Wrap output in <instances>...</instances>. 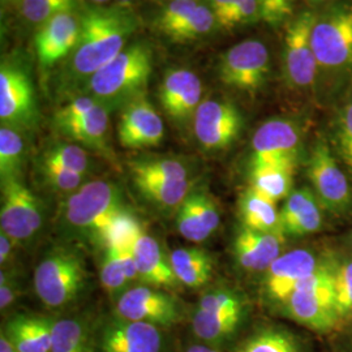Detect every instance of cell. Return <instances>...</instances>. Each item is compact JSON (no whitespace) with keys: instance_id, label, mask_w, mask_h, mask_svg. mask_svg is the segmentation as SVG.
<instances>
[{"instance_id":"obj_42","label":"cell","mask_w":352,"mask_h":352,"mask_svg":"<svg viewBox=\"0 0 352 352\" xmlns=\"http://www.w3.org/2000/svg\"><path fill=\"white\" fill-rule=\"evenodd\" d=\"M186 201L188 202L189 206L199 217L202 226L208 230L210 235L214 231H217V228L221 223V214H219V208L217 205V201L208 190L192 189Z\"/></svg>"},{"instance_id":"obj_39","label":"cell","mask_w":352,"mask_h":352,"mask_svg":"<svg viewBox=\"0 0 352 352\" xmlns=\"http://www.w3.org/2000/svg\"><path fill=\"white\" fill-rule=\"evenodd\" d=\"M196 308L213 314H245V302L234 289H214L202 295Z\"/></svg>"},{"instance_id":"obj_30","label":"cell","mask_w":352,"mask_h":352,"mask_svg":"<svg viewBox=\"0 0 352 352\" xmlns=\"http://www.w3.org/2000/svg\"><path fill=\"white\" fill-rule=\"evenodd\" d=\"M232 352H304L302 342L283 327H264L240 340Z\"/></svg>"},{"instance_id":"obj_27","label":"cell","mask_w":352,"mask_h":352,"mask_svg":"<svg viewBox=\"0 0 352 352\" xmlns=\"http://www.w3.org/2000/svg\"><path fill=\"white\" fill-rule=\"evenodd\" d=\"M239 214L243 227L254 231L283 235L277 204L252 188L247 189L240 196Z\"/></svg>"},{"instance_id":"obj_4","label":"cell","mask_w":352,"mask_h":352,"mask_svg":"<svg viewBox=\"0 0 352 352\" xmlns=\"http://www.w3.org/2000/svg\"><path fill=\"white\" fill-rule=\"evenodd\" d=\"M88 283V270L77 250L58 245L39 261L33 285L39 300L50 309H64L78 299Z\"/></svg>"},{"instance_id":"obj_32","label":"cell","mask_w":352,"mask_h":352,"mask_svg":"<svg viewBox=\"0 0 352 352\" xmlns=\"http://www.w3.org/2000/svg\"><path fill=\"white\" fill-rule=\"evenodd\" d=\"M25 132L0 126V182L21 179L26 162Z\"/></svg>"},{"instance_id":"obj_33","label":"cell","mask_w":352,"mask_h":352,"mask_svg":"<svg viewBox=\"0 0 352 352\" xmlns=\"http://www.w3.org/2000/svg\"><path fill=\"white\" fill-rule=\"evenodd\" d=\"M140 193L161 210H177L193 189L192 180L135 183Z\"/></svg>"},{"instance_id":"obj_23","label":"cell","mask_w":352,"mask_h":352,"mask_svg":"<svg viewBox=\"0 0 352 352\" xmlns=\"http://www.w3.org/2000/svg\"><path fill=\"white\" fill-rule=\"evenodd\" d=\"M54 318L46 316L20 315L11 317L1 334L19 352H51Z\"/></svg>"},{"instance_id":"obj_15","label":"cell","mask_w":352,"mask_h":352,"mask_svg":"<svg viewBox=\"0 0 352 352\" xmlns=\"http://www.w3.org/2000/svg\"><path fill=\"white\" fill-rule=\"evenodd\" d=\"M82 11L84 3L81 1L36 28L34 49L38 64L43 71L63 63L75 49L82 26Z\"/></svg>"},{"instance_id":"obj_8","label":"cell","mask_w":352,"mask_h":352,"mask_svg":"<svg viewBox=\"0 0 352 352\" xmlns=\"http://www.w3.org/2000/svg\"><path fill=\"white\" fill-rule=\"evenodd\" d=\"M315 11L304 8L295 13L285 28L280 67L287 88L317 96V64L311 43Z\"/></svg>"},{"instance_id":"obj_7","label":"cell","mask_w":352,"mask_h":352,"mask_svg":"<svg viewBox=\"0 0 352 352\" xmlns=\"http://www.w3.org/2000/svg\"><path fill=\"white\" fill-rule=\"evenodd\" d=\"M0 122L23 132L39 123V109L30 64L21 52L1 58L0 63Z\"/></svg>"},{"instance_id":"obj_3","label":"cell","mask_w":352,"mask_h":352,"mask_svg":"<svg viewBox=\"0 0 352 352\" xmlns=\"http://www.w3.org/2000/svg\"><path fill=\"white\" fill-rule=\"evenodd\" d=\"M154 67V51L145 39H138L89 78L80 94L89 96L110 111L145 96Z\"/></svg>"},{"instance_id":"obj_10","label":"cell","mask_w":352,"mask_h":352,"mask_svg":"<svg viewBox=\"0 0 352 352\" xmlns=\"http://www.w3.org/2000/svg\"><path fill=\"white\" fill-rule=\"evenodd\" d=\"M96 352H166L167 338L162 327L106 316L94 324Z\"/></svg>"},{"instance_id":"obj_54","label":"cell","mask_w":352,"mask_h":352,"mask_svg":"<svg viewBox=\"0 0 352 352\" xmlns=\"http://www.w3.org/2000/svg\"><path fill=\"white\" fill-rule=\"evenodd\" d=\"M23 0H1V4L3 6H14V4H19L20 6V3H21Z\"/></svg>"},{"instance_id":"obj_9","label":"cell","mask_w":352,"mask_h":352,"mask_svg":"<svg viewBox=\"0 0 352 352\" xmlns=\"http://www.w3.org/2000/svg\"><path fill=\"white\" fill-rule=\"evenodd\" d=\"M215 71L223 87L256 94L273 74L272 52L264 41L248 38L222 52Z\"/></svg>"},{"instance_id":"obj_2","label":"cell","mask_w":352,"mask_h":352,"mask_svg":"<svg viewBox=\"0 0 352 352\" xmlns=\"http://www.w3.org/2000/svg\"><path fill=\"white\" fill-rule=\"evenodd\" d=\"M311 43L317 64V96L347 97L352 91V0L315 11Z\"/></svg>"},{"instance_id":"obj_21","label":"cell","mask_w":352,"mask_h":352,"mask_svg":"<svg viewBox=\"0 0 352 352\" xmlns=\"http://www.w3.org/2000/svg\"><path fill=\"white\" fill-rule=\"evenodd\" d=\"M285 236L243 227L234 239L238 264L250 272H266L282 254Z\"/></svg>"},{"instance_id":"obj_55","label":"cell","mask_w":352,"mask_h":352,"mask_svg":"<svg viewBox=\"0 0 352 352\" xmlns=\"http://www.w3.org/2000/svg\"><path fill=\"white\" fill-rule=\"evenodd\" d=\"M110 0H91L93 4H97V6H106Z\"/></svg>"},{"instance_id":"obj_20","label":"cell","mask_w":352,"mask_h":352,"mask_svg":"<svg viewBox=\"0 0 352 352\" xmlns=\"http://www.w3.org/2000/svg\"><path fill=\"white\" fill-rule=\"evenodd\" d=\"M140 280L157 289H177L180 286L170 257H166L158 241L149 235L141 223L135 231L131 241Z\"/></svg>"},{"instance_id":"obj_29","label":"cell","mask_w":352,"mask_h":352,"mask_svg":"<svg viewBox=\"0 0 352 352\" xmlns=\"http://www.w3.org/2000/svg\"><path fill=\"white\" fill-rule=\"evenodd\" d=\"M294 171L295 167L282 164L251 167L250 188L276 204L286 200L294 187Z\"/></svg>"},{"instance_id":"obj_56","label":"cell","mask_w":352,"mask_h":352,"mask_svg":"<svg viewBox=\"0 0 352 352\" xmlns=\"http://www.w3.org/2000/svg\"><path fill=\"white\" fill-rule=\"evenodd\" d=\"M162 1H164V3H166V1H170V0H162Z\"/></svg>"},{"instance_id":"obj_40","label":"cell","mask_w":352,"mask_h":352,"mask_svg":"<svg viewBox=\"0 0 352 352\" xmlns=\"http://www.w3.org/2000/svg\"><path fill=\"white\" fill-rule=\"evenodd\" d=\"M39 173L43 182L52 190L59 193H69L72 195L77 189L81 188L88 180V176L76 174L56 164H49L39 161Z\"/></svg>"},{"instance_id":"obj_48","label":"cell","mask_w":352,"mask_h":352,"mask_svg":"<svg viewBox=\"0 0 352 352\" xmlns=\"http://www.w3.org/2000/svg\"><path fill=\"white\" fill-rule=\"evenodd\" d=\"M120 264L123 266L124 274H126L128 282H133L140 279L139 272H138V266L136 261L133 257V253L131 251V245H115Z\"/></svg>"},{"instance_id":"obj_51","label":"cell","mask_w":352,"mask_h":352,"mask_svg":"<svg viewBox=\"0 0 352 352\" xmlns=\"http://www.w3.org/2000/svg\"><path fill=\"white\" fill-rule=\"evenodd\" d=\"M304 1L307 4V8L314 10V11H318V10H322V8L329 7L331 4H336V3L342 1V0H304Z\"/></svg>"},{"instance_id":"obj_45","label":"cell","mask_w":352,"mask_h":352,"mask_svg":"<svg viewBox=\"0 0 352 352\" xmlns=\"http://www.w3.org/2000/svg\"><path fill=\"white\" fill-rule=\"evenodd\" d=\"M263 21L272 28H283L295 14V0H261Z\"/></svg>"},{"instance_id":"obj_46","label":"cell","mask_w":352,"mask_h":352,"mask_svg":"<svg viewBox=\"0 0 352 352\" xmlns=\"http://www.w3.org/2000/svg\"><path fill=\"white\" fill-rule=\"evenodd\" d=\"M100 103L93 100L89 96H76L71 101L67 102L63 106H60L52 118V124H60L65 122L76 120L84 115L90 113L93 109H96Z\"/></svg>"},{"instance_id":"obj_12","label":"cell","mask_w":352,"mask_h":352,"mask_svg":"<svg viewBox=\"0 0 352 352\" xmlns=\"http://www.w3.org/2000/svg\"><path fill=\"white\" fill-rule=\"evenodd\" d=\"M113 314L122 318L167 329L183 318L179 299L162 289L138 286L126 289L115 300Z\"/></svg>"},{"instance_id":"obj_13","label":"cell","mask_w":352,"mask_h":352,"mask_svg":"<svg viewBox=\"0 0 352 352\" xmlns=\"http://www.w3.org/2000/svg\"><path fill=\"white\" fill-rule=\"evenodd\" d=\"M302 149L299 124L287 118L266 120L253 133L251 141V167L282 164L296 167Z\"/></svg>"},{"instance_id":"obj_28","label":"cell","mask_w":352,"mask_h":352,"mask_svg":"<svg viewBox=\"0 0 352 352\" xmlns=\"http://www.w3.org/2000/svg\"><path fill=\"white\" fill-rule=\"evenodd\" d=\"M51 352H96L94 325L84 317L54 318Z\"/></svg>"},{"instance_id":"obj_16","label":"cell","mask_w":352,"mask_h":352,"mask_svg":"<svg viewBox=\"0 0 352 352\" xmlns=\"http://www.w3.org/2000/svg\"><path fill=\"white\" fill-rule=\"evenodd\" d=\"M308 176L316 197L334 213H342L351 206V188L327 141L318 139L314 144L308 162Z\"/></svg>"},{"instance_id":"obj_37","label":"cell","mask_w":352,"mask_h":352,"mask_svg":"<svg viewBox=\"0 0 352 352\" xmlns=\"http://www.w3.org/2000/svg\"><path fill=\"white\" fill-rule=\"evenodd\" d=\"M100 276L102 287L115 300L129 289V282L124 274L123 266L120 264L115 245L103 247Z\"/></svg>"},{"instance_id":"obj_53","label":"cell","mask_w":352,"mask_h":352,"mask_svg":"<svg viewBox=\"0 0 352 352\" xmlns=\"http://www.w3.org/2000/svg\"><path fill=\"white\" fill-rule=\"evenodd\" d=\"M0 352H19L13 349L12 344L0 333Z\"/></svg>"},{"instance_id":"obj_36","label":"cell","mask_w":352,"mask_h":352,"mask_svg":"<svg viewBox=\"0 0 352 352\" xmlns=\"http://www.w3.org/2000/svg\"><path fill=\"white\" fill-rule=\"evenodd\" d=\"M202 0H170L158 11L153 20V29L168 37L189 19Z\"/></svg>"},{"instance_id":"obj_24","label":"cell","mask_w":352,"mask_h":352,"mask_svg":"<svg viewBox=\"0 0 352 352\" xmlns=\"http://www.w3.org/2000/svg\"><path fill=\"white\" fill-rule=\"evenodd\" d=\"M55 129L71 142L90 151L111 157L107 135L110 126V110L98 104L90 113L71 122L55 124Z\"/></svg>"},{"instance_id":"obj_38","label":"cell","mask_w":352,"mask_h":352,"mask_svg":"<svg viewBox=\"0 0 352 352\" xmlns=\"http://www.w3.org/2000/svg\"><path fill=\"white\" fill-rule=\"evenodd\" d=\"M80 3L81 0H23L19 10L26 24L37 28L52 16L71 10Z\"/></svg>"},{"instance_id":"obj_14","label":"cell","mask_w":352,"mask_h":352,"mask_svg":"<svg viewBox=\"0 0 352 352\" xmlns=\"http://www.w3.org/2000/svg\"><path fill=\"white\" fill-rule=\"evenodd\" d=\"M193 132L204 151H222L239 139L243 115L226 98H206L193 116Z\"/></svg>"},{"instance_id":"obj_31","label":"cell","mask_w":352,"mask_h":352,"mask_svg":"<svg viewBox=\"0 0 352 352\" xmlns=\"http://www.w3.org/2000/svg\"><path fill=\"white\" fill-rule=\"evenodd\" d=\"M133 183H160L189 180L187 164L176 158H142L129 164Z\"/></svg>"},{"instance_id":"obj_19","label":"cell","mask_w":352,"mask_h":352,"mask_svg":"<svg viewBox=\"0 0 352 352\" xmlns=\"http://www.w3.org/2000/svg\"><path fill=\"white\" fill-rule=\"evenodd\" d=\"M321 264L309 250H294L282 253L265 273L266 298L277 305H283L304 278L312 274Z\"/></svg>"},{"instance_id":"obj_18","label":"cell","mask_w":352,"mask_h":352,"mask_svg":"<svg viewBox=\"0 0 352 352\" xmlns=\"http://www.w3.org/2000/svg\"><path fill=\"white\" fill-rule=\"evenodd\" d=\"M164 138V124L146 94L126 103L118 124V139L126 149L158 146Z\"/></svg>"},{"instance_id":"obj_6","label":"cell","mask_w":352,"mask_h":352,"mask_svg":"<svg viewBox=\"0 0 352 352\" xmlns=\"http://www.w3.org/2000/svg\"><path fill=\"white\" fill-rule=\"evenodd\" d=\"M285 315L316 333H329L340 324L334 295V269L320 265L304 278L282 305Z\"/></svg>"},{"instance_id":"obj_49","label":"cell","mask_w":352,"mask_h":352,"mask_svg":"<svg viewBox=\"0 0 352 352\" xmlns=\"http://www.w3.org/2000/svg\"><path fill=\"white\" fill-rule=\"evenodd\" d=\"M208 3L210 4L212 10L217 16V20H218L221 30L228 32L230 17H231V10H232L234 0H208Z\"/></svg>"},{"instance_id":"obj_41","label":"cell","mask_w":352,"mask_h":352,"mask_svg":"<svg viewBox=\"0 0 352 352\" xmlns=\"http://www.w3.org/2000/svg\"><path fill=\"white\" fill-rule=\"evenodd\" d=\"M334 139L338 153L352 171V91L346 97L334 122Z\"/></svg>"},{"instance_id":"obj_57","label":"cell","mask_w":352,"mask_h":352,"mask_svg":"<svg viewBox=\"0 0 352 352\" xmlns=\"http://www.w3.org/2000/svg\"><path fill=\"white\" fill-rule=\"evenodd\" d=\"M350 241H351V247H352V236H351V240H350Z\"/></svg>"},{"instance_id":"obj_43","label":"cell","mask_w":352,"mask_h":352,"mask_svg":"<svg viewBox=\"0 0 352 352\" xmlns=\"http://www.w3.org/2000/svg\"><path fill=\"white\" fill-rule=\"evenodd\" d=\"M334 295L342 321L352 315V260L334 269Z\"/></svg>"},{"instance_id":"obj_17","label":"cell","mask_w":352,"mask_h":352,"mask_svg":"<svg viewBox=\"0 0 352 352\" xmlns=\"http://www.w3.org/2000/svg\"><path fill=\"white\" fill-rule=\"evenodd\" d=\"M202 81L196 72L184 67L166 71L158 87V100L166 115L177 126H187L201 104Z\"/></svg>"},{"instance_id":"obj_34","label":"cell","mask_w":352,"mask_h":352,"mask_svg":"<svg viewBox=\"0 0 352 352\" xmlns=\"http://www.w3.org/2000/svg\"><path fill=\"white\" fill-rule=\"evenodd\" d=\"M39 161L60 166L76 174L89 176L93 170V161L82 146L69 141H55L42 151Z\"/></svg>"},{"instance_id":"obj_25","label":"cell","mask_w":352,"mask_h":352,"mask_svg":"<svg viewBox=\"0 0 352 352\" xmlns=\"http://www.w3.org/2000/svg\"><path fill=\"white\" fill-rule=\"evenodd\" d=\"M244 316L245 314H213L195 308L190 327L200 343L218 349L236 334Z\"/></svg>"},{"instance_id":"obj_52","label":"cell","mask_w":352,"mask_h":352,"mask_svg":"<svg viewBox=\"0 0 352 352\" xmlns=\"http://www.w3.org/2000/svg\"><path fill=\"white\" fill-rule=\"evenodd\" d=\"M186 352H221L218 349H214L210 346H206L204 343H196V344H190Z\"/></svg>"},{"instance_id":"obj_5","label":"cell","mask_w":352,"mask_h":352,"mask_svg":"<svg viewBox=\"0 0 352 352\" xmlns=\"http://www.w3.org/2000/svg\"><path fill=\"white\" fill-rule=\"evenodd\" d=\"M123 210H126L124 196L116 183L90 180L68 196L62 222L68 231L93 240L102 227Z\"/></svg>"},{"instance_id":"obj_11","label":"cell","mask_w":352,"mask_h":352,"mask_svg":"<svg viewBox=\"0 0 352 352\" xmlns=\"http://www.w3.org/2000/svg\"><path fill=\"white\" fill-rule=\"evenodd\" d=\"M0 231L16 243L33 239L43 223V208L21 179L1 182Z\"/></svg>"},{"instance_id":"obj_47","label":"cell","mask_w":352,"mask_h":352,"mask_svg":"<svg viewBox=\"0 0 352 352\" xmlns=\"http://www.w3.org/2000/svg\"><path fill=\"white\" fill-rule=\"evenodd\" d=\"M23 295L21 282L17 272L12 267L1 269L0 272V309L4 314Z\"/></svg>"},{"instance_id":"obj_1","label":"cell","mask_w":352,"mask_h":352,"mask_svg":"<svg viewBox=\"0 0 352 352\" xmlns=\"http://www.w3.org/2000/svg\"><path fill=\"white\" fill-rule=\"evenodd\" d=\"M139 26L140 17L129 4H84L81 33L75 49L60 64L56 91L76 97L91 76L126 49Z\"/></svg>"},{"instance_id":"obj_35","label":"cell","mask_w":352,"mask_h":352,"mask_svg":"<svg viewBox=\"0 0 352 352\" xmlns=\"http://www.w3.org/2000/svg\"><path fill=\"white\" fill-rule=\"evenodd\" d=\"M217 30H221L217 16L208 0H202L188 20L167 38L175 43H186L209 37Z\"/></svg>"},{"instance_id":"obj_44","label":"cell","mask_w":352,"mask_h":352,"mask_svg":"<svg viewBox=\"0 0 352 352\" xmlns=\"http://www.w3.org/2000/svg\"><path fill=\"white\" fill-rule=\"evenodd\" d=\"M176 227L184 239L193 243H201L210 236L187 201L183 202L182 206L176 210Z\"/></svg>"},{"instance_id":"obj_50","label":"cell","mask_w":352,"mask_h":352,"mask_svg":"<svg viewBox=\"0 0 352 352\" xmlns=\"http://www.w3.org/2000/svg\"><path fill=\"white\" fill-rule=\"evenodd\" d=\"M14 245H16V243L7 234L0 231V264H1V267L10 264Z\"/></svg>"},{"instance_id":"obj_26","label":"cell","mask_w":352,"mask_h":352,"mask_svg":"<svg viewBox=\"0 0 352 352\" xmlns=\"http://www.w3.org/2000/svg\"><path fill=\"white\" fill-rule=\"evenodd\" d=\"M170 263L180 285L189 289L205 286L213 274V260L199 247H183L170 253Z\"/></svg>"},{"instance_id":"obj_22","label":"cell","mask_w":352,"mask_h":352,"mask_svg":"<svg viewBox=\"0 0 352 352\" xmlns=\"http://www.w3.org/2000/svg\"><path fill=\"white\" fill-rule=\"evenodd\" d=\"M279 215L283 235L305 236L318 232L322 226V213L311 189L292 190L279 209Z\"/></svg>"}]
</instances>
